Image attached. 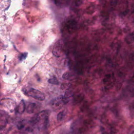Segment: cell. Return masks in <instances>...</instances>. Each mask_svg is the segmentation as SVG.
Instances as JSON below:
<instances>
[{
  "label": "cell",
  "instance_id": "1",
  "mask_svg": "<svg viewBox=\"0 0 134 134\" xmlns=\"http://www.w3.org/2000/svg\"><path fill=\"white\" fill-rule=\"evenodd\" d=\"M50 112L48 110H45L37 114L35 119L36 124L39 127L46 128L48 124V119Z\"/></svg>",
  "mask_w": 134,
  "mask_h": 134
},
{
  "label": "cell",
  "instance_id": "2",
  "mask_svg": "<svg viewBox=\"0 0 134 134\" xmlns=\"http://www.w3.org/2000/svg\"><path fill=\"white\" fill-rule=\"evenodd\" d=\"M24 93L30 97L33 98L39 101H42L45 99V96L43 93L40 91L32 88H24L23 89Z\"/></svg>",
  "mask_w": 134,
  "mask_h": 134
},
{
  "label": "cell",
  "instance_id": "3",
  "mask_svg": "<svg viewBox=\"0 0 134 134\" xmlns=\"http://www.w3.org/2000/svg\"><path fill=\"white\" fill-rule=\"evenodd\" d=\"M1 122H0V127H1V130L6 126L7 123V114L6 112L3 111L1 112Z\"/></svg>",
  "mask_w": 134,
  "mask_h": 134
},
{
  "label": "cell",
  "instance_id": "4",
  "mask_svg": "<svg viewBox=\"0 0 134 134\" xmlns=\"http://www.w3.org/2000/svg\"><path fill=\"white\" fill-rule=\"evenodd\" d=\"M25 104L23 100L20 102V103L17 105V106L16 108V112L18 114H22L25 111Z\"/></svg>",
  "mask_w": 134,
  "mask_h": 134
},
{
  "label": "cell",
  "instance_id": "5",
  "mask_svg": "<svg viewBox=\"0 0 134 134\" xmlns=\"http://www.w3.org/2000/svg\"><path fill=\"white\" fill-rule=\"evenodd\" d=\"M36 108H37V105L35 103H31L29 104H28L27 108L26 109L27 112L29 114L33 113L35 109H36Z\"/></svg>",
  "mask_w": 134,
  "mask_h": 134
},
{
  "label": "cell",
  "instance_id": "6",
  "mask_svg": "<svg viewBox=\"0 0 134 134\" xmlns=\"http://www.w3.org/2000/svg\"><path fill=\"white\" fill-rule=\"evenodd\" d=\"M72 77H73V74L71 72H69V71H67L65 72L62 76V78L64 79L67 80L71 79Z\"/></svg>",
  "mask_w": 134,
  "mask_h": 134
},
{
  "label": "cell",
  "instance_id": "7",
  "mask_svg": "<svg viewBox=\"0 0 134 134\" xmlns=\"http://www.w3.org/2000/svg\"><path fill=\"white\" fill-rule=\"evenodd\" d=\"M48 82L52 84H55V85H58L59 84V81L58 80L57 78L56 77H53L51 78H50L48 80Z\"/></svg>",
  "mask_w": 134,
  "mask_h": 134
},
{
  "label": "cell",
  "instance_id": "8",
  "mask_svg": "<svg viewBox=\"0 0 134 134\" xmlns=\"http://www.w3.org/2000/svg\"><path fill=\"white\" fill-rule=\"evenodd\" d=\"M64 113L63 112H60L57 115V120L58 121H61L64 117Z\"/></svg>",
  "mask_w": 134,
  "mask_h": 134
},
{
  "label": "cell",
  "instance_id": "9",
  "mask_svg": "<svg viewBox=\"0 0 134 134\" xmlns=\"http://www.w3.org/2000/svg\"><path fill=\"white\" fill-rule=\"evenodd\" d=\"M71 96H72V93H71V91H67L65 95H64V97H65L66 99L69 100V98H70Z\"/></svg>",
  "mask_w": 134,
  "mask_h": 134
},
{
  "label": "cell",
  "instance_id": "10",
  "mask_svg": "<svg viewBox=\"0 0 134 134\" xmlns=\"http://www.w3.org/2000/svg\"><path fill=\"white\" fill-rule=\"evenodd\" d=\"M70 84H69V83L63 84L61 85V89H67V90L70 87Z\"/></svg>",
  "mask_w": 134,
  "mask_h": 134
},
{
  "label": "cell",
  "instance_id": "11",
  "mask_svg": "<svg viewBox=\"0 0 134 134\" xmlns=\"http://www.w3.org/2000/svg\"><path fill=\"white\" fill-rule=\"evenodd\" d=\"M26 56H27V53H23V54H22V56L20 57V60H23L25 59L26 58Z\"/></svg>",
  "mask_w": 134,
  "mask_h": 134
}]
</instances>
